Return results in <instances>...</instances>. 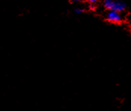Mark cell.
<instances>
[{
    "label": "cell",
    "mask_w": 131,
    "mask_h": 111,
    "mask_svg": "<svg viewBox=\"0 0 131 111\" xmlns=\"http://www.w3.org/2000/svg\"><path fill=\"white\" fill-rule=\"evenodd\" d=\"M103 5L108 11H115L121 13L125 11L127 7L124 2L117 0H104Z\"/></svg>",
    "instance_id": "6da1fadb"
},
{
    "label": "cell",
    "mask_w": 131,
    "mask_h": 111,
    "mask_svg": "<svg viewBox=\"0 0 131 111\" xmlns=\"http://www.w3.org/2000/svg\"><path fill=\"white\" fill-rule=\"evenodd\" d=\"M106 20L112 23H121L123 21V17L121 12L115 11H108L106 15Z\"/></svg>",
    "instance_id": "7a4b0ae2"
},
{
    "label": "cell",
    "mask_w": 131,
    "mask_h": 111,
    "mask_svg": "<svg viewBox=\"0 0 131 111\" xmlns=\"http://www.w3.org/2000/svg\"><path fill=\"white\" fill-rule=\"evenodd\" d=\"M74 11L76 14H78V15H80V14H82V13H83V12L85 11V10H84L83 8H76V9H75Z\"/></svg>",
    "instance_id": "3957f363"
},
{
    "label": "cell",
    "mask_w": 131,
    "mask_h": 111,
    "mask_svg": "<svg viewBox=\"0 0 131 111\" xmlns=\"http://www.w3.org/2000/svg\"><path fill=\"white\" fill-rule=\"evenodd\" d=\"M86 2H88L89 3H90V4H95V2H98V0H86Z\"/></svg>",
    "instance_id": "277c9868"
},
{
    "label": "cell",
    "mask_w": 131,
    "mask_h": 111,
    "mask_svg": "<svg viewBox=\"0 0 131 111\" xmlns=\"http://www.w3.org/2000/svg\"><path fill=\"white\" fill-rule=\"evenodd\" d=\"M73 2H80V1H81V0H72Z\"/></svg>",
    "instance_id": "5b68a950"
}]
</instances>
